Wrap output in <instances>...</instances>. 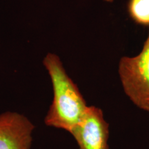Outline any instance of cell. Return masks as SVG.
<instances>
[{
  "mask_svg": "<svg viewBox=\"0 0 149 149\" xmlns=\"http://www.w3.org/2000/svg\"><path fill=\"white\" fill-rule=\"evenodd\" d=\"M43 64L51 78L53 91V102L44 123L49 127L70 133L82 118L88 106L58 56L48 53Z\"/></svg>",
  "mask_w": 149,
  "mask_h": 149,
  "instance_id": "1",
  "label": "cell"
},
{
  "mask_svg": "<svg viewBox=\"0 0 149 149\" xmlns=\"http://www.w3.org/2000/svg\"><path fill=\"white\" fill-rule=\"evenodd\" d=\"M118 72L126 96L139 109L149 112V32L138 55L122 57Z\"/></svg>",
  "mask_w": 149,
  "mask_h": 149,
  "instance_id": "2",
  "label": "cell"
},
{
  "mask_svg": "<svg viewBox=\"0 0 149 149\" xmlns=\"http://www.w3.org/2000/svg\"><path fill=\"white\" fill-rule=\"evenodd\" d=\"M79 149H110L109 124L103 111L88 106L82 118L70 132Z\"/></svg>",
  "mask_w": 149,
  "mask_h": 149,
  "instance_id": "3",
  "label": "cell"
},
{
  "mask_svg": "<svg viewBox=\"0 0 149 149\" xmlns=\"http://www.w3.org/2000/svg\"><path fill=\"white\" fill-rule=\"evenodd\" d=\"M35 125L14 111L0 114V149H31Z\"/></svg>",
  "mask_w": 149,
  "mask_h": 149,
  "instance_id": "4",
  "label": "cell"
},
{
  "mask_svg": "<svg viewBox=\"0 0 149 149\" xmlns=\"http://www.w3.org/2000/svg\"><path fill=\"white\" fill-rule=\"evenodd\" d=\"M128 9L134 22L149 26V0H130Z\"/></svg>",
  "mask_w": 149,
  "mask_h": 149,
  "instance_id": "5",
  "label": "cell"
},
{
  "mask_svg": "<svg viewBox=\"0 0 149 149\" xmlns=\"http://www.w3.org/2000/svg\"><path fill=\"white\" fill-rule=\"evenodd\" d=\"M104 1H107V2H112V1H113V0H104Z\"/></svg>",
  "mask_w": 149,
  "mask_h": 149,
  "instance_id": "6",
  "label": "cell"
}]
</instances>
